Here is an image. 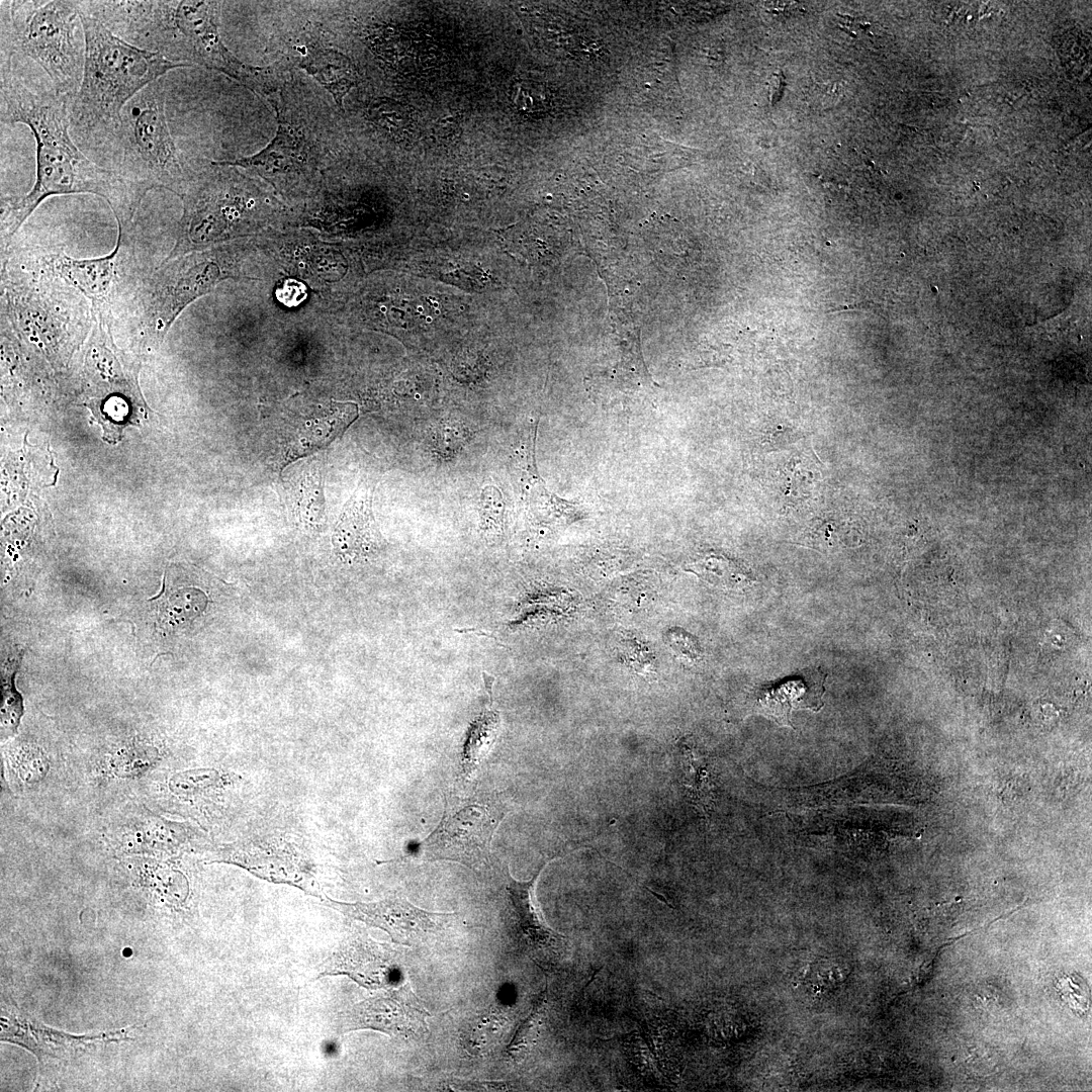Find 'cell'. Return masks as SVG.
Here are the masks:
<instances>
[{
    "instance_id": "obj_1",
    "label": "cell",
    "mask_w": 1092,
    "mask_h": 1092,
    "mask_svg": "<svg viewBox=\"0 0 1092 1092\" xmlns=\"http://www.w3.org/2000/svg\"><path fill=\"white\" fill-rule=\"evenodd\" d=\"M1 123L27 125L35 140L36 171L30 191L2 202L1 247L7 248L21 224L51 195L91 193L110 206L117 223L132 222L144 195L110 169L88 159L70 132L68 100L51 81L23 76L11 57L1 56Z\"/></svg>"
},
{
    "instance_id": "obj_2",
    "label": "cell",
    "mask_w": 1092,
    "mask_h": 1092,
    "mask_svg": "<svg viewBox=\"0 0 1092 1092\" xmlns=\"http://www.w3.org/2000/svg\"><path fill=\"white\" fill-rule=\"evenodd\" d=\"M220 1H85L84 10L127 42L188 66L222 73L268 100L288 77L282 61L266 67L244 63L219 32Z\"/></svg>"
},
{
    "instance_id": "obj_3",
    "label": "cell",
    "mask_w": 1092,
    "mask_h": 1092,
    "mask_svg": "<svg viewBox=\"0 0 1092 1092\" xmlns=\"http://www.w3.org/2000/svg\"><path fill=\"white\" fill-rule=\"evenodd\" d=\"M85 59L80 88L70 103V120L86 138H113L125 105L173 69L189 67L138 48L99 19L80 10Z\"/></svg>"
},
{
    "instance_id": "obj_4",
    "label": "cell",
    "mask_w": 1092,
    "mask_h": 1092,
    "mask_svg": "<svg viewBox=\"0 0 1092 1092\" xmlns=\"http://www.w3.org/2000/svg\"><path fill=\"white\" fill-rule=\"evenodd\" d=\"M276 111L277 130L260 152L224 163L255 171L266 179L297 180L324 174L341 158L342 114L317 89L292 69L280 89L267 100Z\"/></svg>"
},
{
    "instance_id": "obj_5",
    "label": "cell",
    "mask_w": 1092,
    "mask_h": 1092,
    "mask_svg": "<svg viewBox=\"0 0 1092 1092\" xmlns=\"http://www.w3.org/2000/svg\"><path fill=\"white\" fill-rule=\"evenodd\" d=\"M1 55L31 59L71 101L82 81L85 39L77 1H1Z\"/></svg>"
},
{
    "instance_id": "obj_6",
    "label": "cell",
    "mask_w": 1092,
    "mask_h": 1092,
    "mask_svg": "<svg viewBox=\"0 0 1092 1092\" xmlns=\"http://www.w3.org/2000/svg\"><path fill=\"white\" fill-rule=\"evenodd\" d=\"M23 263L2 262L1 314L23 340L49 350L84 342L92 327L90 301L64 279Z\"/></svg>"
},
{
    "instance_id": "obj_7",
    "label": "cell",
    "mask_w": 1092,
    "mask_h": 1092,
    "mask_svg": "<svg viewBox=\"0 0 1092 1092\" xmlns=\"http://www.w3.org/2000/svg\"><path fill=\"white\" fill-rule=\"evenodd\" d=\"M161 78L138 93L123 108L113 135L117 162L112 169L144 196L163 188L180 196L193 161L182 158L166 115V91Z\"/></svg>"
},
{
    "instance_id": "obj_8",
    "label": "cell",
    "mask_w": 1092,
    "mask_h": 1092,
    "mask_svg": "<svg viewBox=\"0 0 1092 1092\" xmlns=\"http://www.w3.org/2000/svg\"><path fill=\"white\" fill-rule=\"evenodd\" d=\"M229 275L216 251L165 259L123 300L128 331L140 346H159L180 312Z\"/></svg>"
},
{
    "instance_id": "obj_9",
    "label": "cell",
    "mask_w": 1092,
    "mask_h": 1092,
    "mask_svg": "<svg viewBox=\"0 0 1092 1092\" xmlns=\"http://www.w3.org/2000/svg\"><path fill=\"white\" fill-rule=\"evenodd\" d=\"M247 180L236 166L223 161H193L184 192L183 214L178 239L167 259L191 245L207 244L223 238L247 217L255 203L247 198Z\"/></svg>"
},
{
    "instance_id": "obj_10",
    "label": "cell",
    "mask_w": 1092,
    "mask_h": 1092,
    "mask_svg": "<svg viewBox=\"0 0 1092 1092\" xmlns=\"http://www.w3.org/2000/svg\"><path fill=\"white\" fill-rule=\"evenodd\" d=\"M117 225L114 249L105 256L76 259L61 252L31 255L29 260L40 269L64 279L83 294L91 305L113 309L148 273L140 263L133 223Z\"/></svg>"
},
{
    "instance_id": "obj_11",
    "label": "cell",
    "mask_w": 1092,
    "mask_h": 1092,
    "mask_svg": "<svg viewBox=\"0 0 1092 1092\" xmlns=\"http://www.w3.org/2000/svg\"><path fill=\"white\" fill-rule=\"evenodd\" d=\"M503 816L500 805L484 796L451 798L439 825L419 844L418 854L480 868L489 860L491 839Z\"/></svg>"
},
{
    "instance_id": "obj_12",
    "label": "cell",
    "mask_w": 1092,
    "mask_h": 1092,
    "mask_svg": "<svg viewBox=\"0 0 1092 1092\" xmlns=\"http://www.w3.org/2000/svg\"><path fill=\"white\" fill-rule=\"evenodd\" d=\"M298 28L284 39L281 61L311 76L332 96L342 113L345 97L361 81L359 70L315 18Z\"/></svg>"
},
{
    "instance_id": "obj_13",
    "label": "cell",
    "mask_w": 1092,
    "mask_h": 1092,
    "mask_svg": "<svg viewBox=\"0 0 1092 1092\" xmlns=\"http://www.w3.org/2000/svg\"><path fill=\"white\" fill-rule=\"evenodd\" d=\"M429 1011L410 984L391 988L352 1005L337 1016V1029H373L391 1036L417 1037L429 1031Z\"/></svg>"
},
{
    "instance_id": "obj_14",
    "label": "cell",
    "mask_w": 1092,
    "mask_h": 1092,
    "mask_svg": "<svg viewBox=\"0 0 1092 1092\" xmlns=\"http://www.w3.org/2000/svg\"><path fill=\"white\" fill-rule=\"evenodd\" d=\"M325 904L348 918L378 927L393 942L412 945L429 933L440 930L454 914L432 913L403 898H388L371 903H346L327 898Z\"/></svg>"
},
{
    "instance_id": "obj_15",
    "label": "cell",
    "mask_w": 1092,
    "mask_h": 1092,
    "mask_svg": "<svg viewBox=\"0 0 1092 1092\" xmlns=\"http://www.w3.org/2000/svg\"><path fill=\"white\" fill-rule=\"evenodd\" d=\"M395 966L391 949L361 932H350L321 965L318 978L347 975L367 988L389 984Z\"/></svg>"
},
{
    "instance_id": "obj_16",
    "label": "cell",
    "mask_w": 1092,
    "mask_h": 1092,
    "mask_svg": "<svg viewBox=\"0 0 1092 1092\" xmlns=\"http://www.w3.org/2000/svg\"><path fill=\"white\" fill-rule=\"evenodd\" d=\"M337 553L345 560L370 557L381 544V536L372 513V492L359 485L340 516L333 535Z\"/></svg>"
},
{
    "instance_id": "obj_17",
    "label": "cell",
    "mask_w": 1092,
    "mask_h": 1092,
    "mask_svg": "<svg viewBox=\"0 0 1092 1092\" xmlns=\"http://www.w3.org/2000/svg\"><path fill=\"white\" fill-rule=\"evenodd\" d=\"M825 676V673L818 670H805L800 675L762 687L754 694L752 709L780 725L794 727L791 723L793 710L818 711L823 706Z\"/></svg>"
},
{
    "instance_id": "obj_18",
    "label": "cell",
    "mask_w": 1092,
    "mask_h": 1092,
    "mask_svg": "<svg viewBox=\"0 0 1092 1092\" xmlns=\"http://www.w3.org/2000/svg\"><path fill=\"white\" fill-rule=\"evenodd\" d=\"M364 116L381 136L393 142L405 140L413 131L414 118L411 108L391 97L378 96L370 99Z\"/></svg>"
},
{
    "instance_id": "obj_19",
    "label": "cell",
    "mask_w": 1092,
    "mask_h": 1092,
    "mask_svg": "<svg viewBox=\"0 0 1092 1092\" xmlns=\"http://www.w3.org/2000/svg\"><path fill=\"white\" fill-rule=\"evenodd\" d=\"M294 509L298 521L305 529L316 531L323 527L325 498L320 468L308 469L298 479L294 492Z\"/></svg>"
},
{
    "instance_id": "obj_20",
    "label": "cell",
    "mask_w": 1092,
    "mask_h": 1092,
    "mask_svg": "<svg viewBox=\"0 0 1092 1092\" xmlns=\"http://www.w3.org/2000/svg\"><path fill=\"white\" fill-rule=\"evenodd\" d=\"M688 570L724 588H742L753 582L747 571L726 556L711 553L689 564Z\"/></svg>"
},
{
    "instance_id": "obj_21",
    "label": "cell",
    "mask_w": 1092,
    "mask_h": 1092,
    "mask_svg": "<svg viewBox=\"0 0 1092 1092\" xmlns=\"http://www.w3.org/2000/svg\"><path fill=\"white\" fill-rule=\"evenodd\" d=\"M504 499L493 485L483 487L480 494L481 528L487 538H498L503 532Z\"/></svg>"
},
{
    "instance_id": "obj_22",
    "label": "cell",
    "mask_w": 1092,
    "mask_h": 1092,
    "mask_svg": "<svg viewBox=\"0 0 1092 1092\" xmlns=\"http://www.w3.org/2000/svg\"><path fill=\"white\" fill-rule=\"evenodd\" d=\"M618 649L625 664L635 672L646 677L656 673L654 656L646 644L636 638H623Z\"/></svg>"
},
{
    "instance_id": "obj_23",
    "label": "cell",
    "mask_w": 1092,
    "mask_h": 1092,
    "mask_svg": "<svg viewBox=\"0 0 1092 1092\" xmlns=\"http://www.w3.org/2000/svg\"><path fill=\"white\" fill-rule=\"evenodd\" d=\"M510 99L519 111L533 113L541 111L545 107L546 95L541 84L534 81L519 80L510 89Z\"/></svg>"
},
{
    "instance_id": "obj_24",
    "label": "cell",
    "mask_w": 1092,
    "mask_h": 1092,
    "mask_svg": "<svg viewBox=\"0 0 1092 1092\" xmlns=\"http://www.w3.org/2000/svg\"><path fill=\"white\" fill-rule=\"evenodd\" d=\"M1062 59L1072 68L1082 67L1090 56L1089 40L1079 32H1066L1059 46Z\"/></svg>"
},
{
    "instance_id": "obj_25",
    "label": "cell",
    "mask_w": 1092,
    "mask_h": 1092,
    "mask_svg": "<svg viewBox=\"0 0 1092 1092\" xmlns=\"http://www.w3.org/2000/svg\"><path fill=\"white\" fill-rule=\"evenodd\" d=\"M666 641L673 653L684 662L693 664L702 657L698 640L682 629H671L666 633Z\"/></svg>"
},
{
    "instance_id": "obj_26",
    "label": "cell",
    "mask_w": 1092,
    "mask_h": 1092,
    "mask_svg": "<svg viewBox=\"0 0 1092 1092\" xmlns=\"http://www.w3.org/2000/svg\"><path fill=\"white\" fill-rule=\"evenodd\" d=\"M685 767H686V786L689 789L690 796L697 802V804L704 809L706 808V800L709 797V787H707V781L705 772L700 764L694 761L691 753H686Z\"/></svg>"
},
{
    "instance_id": "obj_27",
    "label": "cell",
    "mask_w": 1092,
    "mask_h": 1092,
    "mask_svg": "<svg viewBox=\"0 0 1092 1092\" xmlns=\"http://www.w3.org/2000/svg\"><path fill=\"white\" fill-rule=\"evenodd\" d=\"M213 779H215L213 771L183 772L173 777L170 788L176 794H188L210 785Z\"/></svg>"
},
{
    "instance_id": "obj_28",
    "label": "cell",
    "mask_w": 1092,
    "mask_h": 1092,
    "mask_svg": "<svg viewBox=\"0 0 1092 1092\" xmlns=\"http://www.w3.org/2000/svg\"><path fill=\"white\" fill-rule=\"evenodd\" d=\"M278 299L285 305L293 306L300 303L306 295L305 286L295 280H287L276 292Z\"/></svg>"
},
{
    "instance_id": "obj_29",
    "label": "cell",
    "mask_w": 1092,
    "mask_h": 1092,
    "mask_svg": "<svg viewBox=\"0 0 1092 1092\" xmlns=\"http://www.w3.org/2000/svg\"><path fill=\"white\" fill-rule=\"evenodd\" d=\"M459 428L460 426L453 425L442 426L439 433V443L441 444V446L445 443V449L452 447L453 450L454 448H458L459 444H461L462 442L464 435L462 430Z\"/></svg>"
},
{
    "instance_id": "obj_30",
    "label": "cell",
    "mask_w": 1092,
    "mask_h": 1092,
    "mask_svg": "<svg viewBox=\"0 0 1092 1092\" xmlns=\"http://www.w3.org/2000/svg\"><path fill=\"white\" fill-rule=\"evenodd\" d=\"M435 133L444 142H452L460 134V126L453 117H446L435 125Z\"/></svg>"
}]
</instances>
